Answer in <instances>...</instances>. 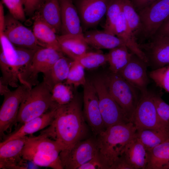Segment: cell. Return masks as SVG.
I'll return each instance as SVG.
<instances>
[{
    "label": "cell",
    "instance_id": "obj_16",
    "mask_svg": "<svg viewBox=\"0 0 169 169\" xmlns=\"http://www.w3.org/2000/svg\"><path fill=\"white\" fill-rule=\"evenodd\" d=\"M148 64L138 56L133 54L127 64L119 74L139 90L141 94L148 91L149 80L147 73Z\"/></svg>",
    "mask_w": 169,
    "mask_h": 169
},
{
    "label": "cell",
    "instance_id": "obj_4",
    "mask_svg": "<svg viewBox=\"0 0 169 169\" xmlns=\"http://www.w3.org/2000/svg\"><path fill=\"white\" fill-rule=\"evenodd\" d=\"M154 94L148 91L141 94L130 119L137 131L145 129L169 131V124L162 120L157 113Z\"/></svg>",
    "mask_w": 169,
    "mask_h": 169
},
{
    "label": "cell",
    "instance_id": "obj_45",
    "mask_svg": "<svg viewBox=\"0 0 169 169\" xmlns=\"http://www.w3.org/2000/svg\"><path fill=\"white\" fill-rule=\"evenodd\" d=\"M9 86L0 80V94L1 95H4L11 91L9 89Z\"/></svg>",
    "mask_w": 169,
    "mask_h": 169
},
{
    "label": "cell",
    "instance_id": "obj_20",
    "mask_svg": "<svg viewBox=\"0 0 169 169\" xmlns=\"http://www.w3.org/2000/svg\"><path fill=\"white\" fill-rule=\"evenodd\" d=\"M133 169H145L148 160V151L136 136L128 142L121 155Z\"/></svg>",
    "mask_w": 169,
    "mask_h": 169
},
{
    "label": "cell",
    "instance_id": "obj_23",
    "mask_svg": "<svg viewBox=\"0 0 169 169\" xmlns=\"http://www.w3.org/2000/svg\"><path fill=\"white\" fill-rule=\"evenodd\" d=\"M88 44L97 49H110L125 45L123 41L116 36L98 30L87 31L84 34Z\"/></svg>",
    "mask_w": 169,
    "mask_h": 169
},
{
    "label": "cell",
    "instance_id": "obj_6",
    "mask_svg": "<svg viewBox=\"0 0 169 169\" xmlns=\"http://www.w3.org/2000/svg\"><path fill=\"white\" fill-rule=\"evenodd\" d=\"M104 78L110 94L130 120L141 96L137 89L118 74L111 72Z\"/></svg>",
    "mask_w": 169,
    "mask_h": 169
},
{
    "label": "cell",
    "instance_id": "obj_36",
    "mask_svg": "<svg viewBox=\"0 0 169 169\" xmlns=\"http://www.w3.org/2000/svg\"><path fill=\"white\" fill-rule=\"evenodd\" d=\"M149 75L157 86L169 93V64L153 69Z\"/></svg>",
    "mask_w": 169,
    "mask_h": 169
},
{
    "label": "cell",
    "instance_id": "obj_24",
    "mask_svg": "<svg viewBox=\"0 0 169 169\" xmlns=\"http://www.w3.org/2000/svg\"><path fill=\"white\" fill-rule=\"evenodd\" d=\"M68 58L64 56L58 59L51 67L43 74V81L51 91L56 84L66 80L71 63Z\"/></svg>",
    "mask_w": 169,
    "mask_h": 169
},
{
    "label": "cell",
    "instance_id": "obj_28",
    "mask_svg": "<svg viewBox=\"0 0 169 169\" xmlns=\"http://www.w3.org/2000/svg\"><path fill=\"white\" fill-rule=\"evenodd\" d=\"M59 153H42L23 149L22 153L24 160L32 161L37 166L53 169H63Z\"/></svg>",
    "mask_w": 169,
    "mask_h": 169
},
{
    "label": "cell",
    "instance_id": "obj_19",
    "mask_svg": "<svg viewBox=\"0 0 169 169\" xmlns=\"http://www.w3.org/2000/svg\"><path fill=\"white\" fill-rule=\"evenodd\" d=\"M57 107L25 123L18 130L5 136L1 142H5L32 134L49 126L54 119Z\"/></svg>",
    "mask_w": 169,
    "mask_h": 169
},
{
    "label": "cell",
    "instance_id": "obj_38",
    "mask_svg": "<svg viewBox=\"0 0 169 169\" xmlns=\"http://www.w3.org/2000/svg\"><path fill=\"white\" fill-rule=\"evenodd\" d=\"M1 51L9 64H13L16 62L17 54L15 46L3 33H0Z\"/></svg>",
    "mask_w": 169,
    "mask_h": 169
},
{
    "label": "cell",
    "instance_id": "obj_2",
    "mask_svg": "<svg viewBox=\"0 0 169 169\" xmlns=\"http://www.w3.org/2000/svg\"><path fill=\"white\" fill-rule=\"evenodd\" d=\"M136 131L133 124L129 122L108 127L97 136L96 141L99 155L106 169H110L121 155Z\"/></svg>",
    "mask_w": 169,
    "mask_h": 169
},
{
    "label": "cell",
    "instance_id": "obj_39",
    "mask_svg": "<svg viewBox=\"0 0 169 169\" xmlns=\"http://www.w3.org/2000/svg\"><path fill=\"white\" fill-rule=\"evenodd\" d=\"M153 99L157 113L161 118L169 124V105L160 95L154 94Z\"/></svg>",
    "mask_w": 169,
    "mask_h": 169
},
{
    "label": "cell",
    "instance_id": "obj_7",
    "mask_svg": "<svg viewBox=\"0 0 169 169\" xmlns=\"http://www.w3.org/2000/svg\"><path fill=\"white\" fill-rule=\"evenodd\" d=\"M64 54L55 49L42 47L35 52L29 65L20 74L19 80L21 84L30 89L39 83V73H44L49 70Z\"/></svg>",
    "mask_w": 169,
    "mask_h": 169
},
{
    "label": "cell",
    "instance_id": "obj_15",
    "mask_svg": "<svg viewBox=\"0 0 169 169\" xmlns=\"http://www.w3.org/2000/svg\"><path fill=\"white\" fill-rule=\"evenodd\" d=\"M139 45L154 69L169 64V37L154 36L150 42Z\"/></svg>",
    "mask_w": 169,
    "mask_h": 169
},
{
    "label": "cell",
    "instance_id": "obj_41",
    "mask_svg": "<svg viewBox=\"0 0 169 169\" xmlns=\"http://www.w3.org/2000/svg\"><path fill=\"white\" fill-rule=\"evenodd\" d=\"M78 169H106L98 153Z\"/></svg>",
    "mask_w": 169,
    "mask_h": 169
},
{
    "label": "cell",
    "instance_id": "obj_10",
    "mask_svg": "<svg viewBox=\"0 0 169 169\" xmlns=\"http://www.w3.org/2000/svg\"><path fill=\"white\" fill-rule=\"evenodd\" d=\"M99 153L96 140H83L59 153L63 169H78Z\"/></svg>",
    "mask_w": 169,
    "mask_h": 169
},
{
    "label": "cell",
    "instance_id": "obj_5",
    "mask_svg": "<svg viewBox=\"0 0 169 169\" xmlns=\"http://www.w3.org/2000/svg\"><path fill=\"white\" fill-rule=\"evenodd\" d=\"M92 82L98 95L100 111L105 128L130 122L124 111L110 94L104 77H96Z\"/></svg>",
    "mask_w": 169,
    "mask_h": 169
},
{
    "label": "cell",
    "instance_id": "obj_11",
    "mask_svg": "<svg viewBox=\"0 0 169 169\" xmlns=\"http://www.w3.org/2000/svg\"><path fill=\"white\" fill-rule=\"evenodd\" d=\"M3 33L15 47L37 50L42 48L33 31L10 13L5 16Z\"/></svg>",
    "mask_w": 169,
    "mask_h": 169
},
{
    "label": "cell",
    "instance_id": "obj_26",
    "mask_svg": "<svg viewBox=\"0 0 169 169\" xmlns=\"http://www.w3.org/2000/svg\"><path fill=\"white\" fill-rule=\"evenodd\" d=\"M37 11L56 34L61 33V20L59 0H44Z\"/></svg>",
    "mask_w": 169,
    "mask_h": 169
},
{
    "label": "cell",
    "instance_id": "obj_25",
    "mask_svg": "<svg viewBox=\"0 0 169 169\" xmlns=\"http://www.w3.org/2000/svg\"><path fill=\"white\" fill-rule=\"evenodd\" d=\"M23 149L42 153L60 152L63 147L57 141L51 140L44 134L37 136L28 137Z\"/></svg>",
    "mask_w": 169,
    "mask_h": 169
},
{
    "label": "cell",
    "instance_id": "obj_29",
    "mask_svg": "<svg viewBox=\"0 0 169 169\" xmlns=\"http://www.w3.org/2000/svg\"><path fill=\"white\" fill-rule=\"evenodd\" d=\"M129 50L125 45L110 49L107 54L111 72L119 74L127 64L133 54L130 53Z\"/></svg>",
    "mask_w": 169,
    "mask_h": 169
},
{
    "label": "cell",
    "instance_id": "obj_35",
    "mask_svg": "<svg viewBox=\"0 0 169 169\" xmlns=\"http://www.w3.org/2000/svg\"><path fill=\"white\" fill-rule=\"evenodd\" d=\"M84 68L76 60H73L69 72L65 82L67 84L77 88L84 86L87 80L85 75Z\"/></svg>",
    "mask_w": 169,
    "mask_h": 169
},
{
    "label": "cell",
    "instance_id": "obj_27",
    "mask_svg": "<svg viewBox=\"0 0 169 169\" xmlns=\"http://www.w3.org/2000/svg\"><path fill=\"white\" fill-rule=\"evenodd\" d=\"M145 169H169V140L148 151Z\"/></svg>",
    "mask_w": 169,
    "mask_h": 169
},
{
    "label": "cell",
    "instance_id": "obj_34",
    "mask_svg": "<svg viewBox=\"0 0 169 169\" xmlns=\"http://www.w3.org/2000/svg\"><path fill=\"white\" fill-rule=\"evenodd\" d=\"M85 69H92L105 65L108 62L107 54L100 52H87L77 60Z\"/></svg>",
    "mask_w": 169,
    "mask_h": 169
},
{
    "label": "cell",
    "instance_id": "obj_3",
    "mask_svg": "<svg viewBox=\"0 0 169 169\" xmlns=\"http://www.w3.org/2000/svg\"><path fill=\"white\" fill-rule=\"evenodd\" d=\"M58 105L52 99L50 90L43 81L26 93L20 106L17 123L22 125Z\"/></svg>",
    "mask_w": 169,
    "mask_h": 169
},
{
    "label": "cell",
    "instance_id": "obj_32",
    "mask_svg": "<svg viewBox=\"0 0 169 169\" xmlns=\"http://www.w3.org/2000/svg\"><path fill=\"white\" fill-rule=\"evenodd\" d=\"M122 11V0H111L105 15L104 31L115 35V25Z\"/></svg>",
    "mask_w": 169,
    "mask_h": 169
},
{
    "label": "cell",
    "instance_id": "obj_30",
    "mask_svg": "<svg viewBox=\"0 0 169 169\" xmlns=\"http://www.w3.org/2000/svg\"><path fill=\"white\" fill-rule=\"evenodd\" d=\"M136 136L148 151L169 140V131L145 129L136 131Z\"/></svg>",
    "mask_w": 169,
    "mask_h": 169
},
{
    "label": "cell",
    "instance_id": "obj_40",
    "mask_svg": "<svg viewBox=\"0 0 169 169\" xmlns=\"http://www.w3.org/2000/svg\"><path fill=\"white\" fill-rule=\"evenodd\" d=\"M23 0L25 14L30 16L39 9L44 0Z\"/></svg>",
    "mask_w": 169,
    "mask_h": 169
},
{
    "label": "cell",
    "instance_id": "obj_17",
    "mask_svg": "<svg viewBox=\"0 0 169 169\" xmlns=\"http://www.w3.org/2000/svg\"><path fill=\"white\" fill-rule=\"evenodd\" d=\"M61 20V35H84L80 19L73 0H59Z\"/></svg>",
    "mask_w": 169,
    "mask_h": 169
},
{
    "label": "cell",
    "instance_id": "obj_22",
    "mask_svg": "<svg viewBox=\"0 0 169 169\" xmlns=\"http://www.w3.org/2000/svg\"><path fill=\"white\" fill-rule=\"evenodd\" d=\"M62 52L73 60H77L87 52L89 45L84 35L70 34L57 35Z\"/></svg>",
    "mask_w": 169,
    "mask_h": 169
},
{
    "label": "cell",
    "instance_id": "obj_14",
    "mask_svg": "<svg viewBox=\"0 0 169 169\" xmlns=\"http://www.w3.org/2000/svg\"><path fill=\"white\" fill-rule=\"evenodd\" d=\"M28 137L26 136L0 142V169L27 168L22 153Z\"/></svg>",
    "mask_w": 169,
    "mask_h": 169
},
{
    "label": "cell",
    "instance_id": "obj_21",
    "mask_svg": "<svg viewBox=\"0 0 169 169\" xmlns=\"http://www.w3.org/2000/svg\"><path fill=\"white\" fill-rule=\"evenodd\" d=\"M115 35L121 39L125 45L135 54L148 64L147 59L140 49L135 36L129 27L122 11L116 23Z\"/></svg>",
    "mask_w": 169,
    "mask_h": 169
},
{
    "label": "cell",
    "instance_id": "obj_18",
    "mask_svg": "<svg viewBox=\"0 0 169 169\" xmlns=\"http://www.w3.org/2000/svg\"><path fill=\"white\" fill-rule=\"evenodd\" d=\"M33 33L43 47L52 48L62 52L57 35L38 11L34 14Z\"/></svg>",
    "mask_w": 169,
    "mask_h": 169
},
{
    "label": "cell",
    "instance_id": "obj_13",
    "mask_svg": "<svg viewBox=\"0 0 169 169\" xmlns=\"http://www.w3.org/2000/svg\"><path fill=\"white\" fill-rule=\"evenodd\" d=\"M111 0H73L84 32L98 24Z\"/></svg>",
    "mask_w": 169,
    "mask_h": 169
},
{
    "label": "cell",
    "instance_id": "obj_1",
    "mask_svg": "<svg viewBox=\"0 0 169 169\" xmlns=\"http://www.w3.org/2000/svg\"><path fill=\"white\" fill-rule=\"evenodd\" d=\"M88 132L80 102L75 95L69 103L58 106L52 122L41 133L57 141L64 149L84 140Z\"/></svg>",
    "mask_w": 169,
    "mask_h": 169
},
{
    "label": "cell",
    "instance_id": "obj_44",
    "mask_svg": "<svg viewBox=\"0 0 169 169\" xmlns=\"http://www.w3.org/2000/svg\"><path fill=\"white\" fill-rule=\"evenodd\" d=\"M157 0H131V2L136 11H139Z\"/></svg>",
    "mask_w": 169,
    "mask_h": 169
},
{
    "label": "cell",
    "instance_id": "obj_33",
    "mask_svg": "<svg viewBox=\"0 0 169 169\" xmlns=\"http://www.w3.org/2000/svg\"><path fill=\"white\" fill-rule=\"evenodd\" d=\"M71 85L62 82L55 84L51 90L53 100L59 105L68 104L74 98Z\"/></svg>",
    "mask_w": 169,
    "mask_h": 169
},
{
    "label": "cell",
    "instance_id": "obj_9",
    "mask_svg": "<svg viewBox=\"0 0 169 169\" xmlns=\"http://www.w3.org/2000/svg\"><path fill=\"white\" fill-rule=\"evenodd\" d=\"M29 89L26 85L21 84L15 90L4 95L0 109L1 138L4 137L6 133H10L13 126L17 123L20 104L26 93Z\"/></svg>",
    "mask_w": 169,
    "mask_h": 169
},
{
    "label": "cell",
    "instance_id": "obj_12",
    "mask_svg": "<svg viewBox=\"0 0 169 169\" xmlns=\"http://www.w3.org/2000/svg\"><path fill=\"white\" fill-rule=\"evenodd\" d=\"M83 86V115L93 133L98 136L106 129L100 111L98 95L92 82L87 80Z\"/></svg>",
    "mask_w": 169,
    "mask_h": 169
},
{
    "label": "cell",
    "instance_id": "obj_8",
    "mask_svg": "<svg viewBox=\"0 0 169 169\" xmlns=\"http://www.w3.org/2000/svg\"><path fill=\"white\" fill-rule=\"evenodd\" d=\"M141 24V34L151 39L169 18V0H157L138 11Z\"/></svg>",
    "mask_w": 169,
    "mask_h": 169
},
{
    "label": "cell",
    "instance_id": "obj_43",
    "mask_svg": "<svg viewBox=\"0 0 169 169\" xmlns=\"http://www.w3.org/2000/svg\"><path fill=\"white\" fill-rule=\"evenodd\" d=\"M154 36L169 38V18L161 25Z\"/></svg>",
    "mask_w": 169,
    "mask_h": 169
},
{
    "label": "cell",
    "instance_id": "obj_37",
    "mask_svg": "<svg viewBox=\"0 0 169 169\" xmlns=\"http://www.w3.org/2000/svg\"><path fill=\"white\" fill-rule=\"evenodd\" d=\"M8 8L9 13L20 21L26 19L25 13L23 0H2L1 1Z\"/></svg>",
    "mask_w": 169,
    "mask_h": 169
},
{
    "label": "cell",
    "instance_id": "obj_31",
    "mask_svg": "<svg viewBox=\"0 0 169 169\" xmlns=\"http://www.w3.org/2000/svg\"><path fill=\"white\" fill-rule=\"evenodd\" d=\"M122 8L127 24L136 38L142 31L139 14L130 0H122Z\"/></svg>",
    "mask_w": 169,
    "mask_h": 169
},
{
    "label": "cell",
    "instance_id": "obj_42",
    "mask_svg": "<svg viewBox=\"0 0 169 169\" xmlns=\"http://www.w3.org/2000/svg\"><path fill=\"white\" fill-rule=\"evenodd\" d=\"M110 169H133V167L121 155L116 160Z\"/></svg>",
    "mask_w": 169,
    "mask_h": 169
}]
</instances>
